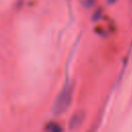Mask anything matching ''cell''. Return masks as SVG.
I'll return each instance as SVG.
<instances>
[{"mask_svg": "<svg viewBox=\"0 0 132 132\" xmlns=\"http://www.w3.org/2000/svg\"><path fill=\"white\" fill-rule=\"evenodd\" d=\"M101 13H102V11H101V9L99 8V9H97L96 10V12L94 13V16H93V20H99L100 19V16H101Z\"/></svg>", "mask_w": 132, "mask_h": 132, "instance_id": "obj_5", "label": "cell"}, {"mask_svg": "<svg viewBox=\"0 0 132 132\" xmlns=\"http://www.w3.org/2000/svg\"><path fill=\"white\" fill-rule=\"evenodd\" d=\"M44 130H46L48 132H61L62 131V127L56 122H50L44 127Z\"/></svg>", "mask_w": 132, "mask_h": 132, "instance_id": "obj_3", "label": "cell"}, {"mask_svg": "<svg viewBox=\"0 0 132 132\" xmlns=\"http://www.w3.org/2000/svg\"><path fill=\"white\" fill-rule=\"evenodd\" d=\"M116 1H117V0H108V3H109V4H112V3H114Z\"/></svg>", "mask_w": 132, "mask_h": 132, "instance_id": "obj_6", "label": "cell"}, {"mask_svg": "<svg viewBox=\"0 0 132 132\" xmlns=\"http://www.w3.org/2000/svg\"><path fill=\"white\" fill-rule=\"evenodd\" d=\"M85 120V113L84 111H77L75 112L71 119L69 120V125L68 128L69 130H77L80 128V126L82 125V122Z\"/></svg>", "mask_w": 132, "mask_h": 132, "instance_id": "obj_2", "label": "cell"}, {"mask_svg": "<svg viewBox=\"0 0 132 132\" xmlns=\"http://www.w3.org/2000/svg\"><path fill=\"white\" fill-rule=\"evenodd\" d=\"M80 5L85 8H92L96 2V0H78Z\"/></svg>", "mask_w": 132, "mask_h": 132, "instance_id": "obj_4", "label": "cell"}, {"mask_svg": "<svg viewBox=\"0 0 132 132\" xmlns=\"http://www.w3.org/2000/svg\"><path fill=\"white\" fill-rule=\"evenodd\" d=\"M73 91H74V85L72 81H68L63 87L60 94L57 96L53 106V112L55 116H60L67 111V109L69 108L72 102Z\"/></svg>", "mask_w": 132, "mask_h": 132, "instance_id": "obj_1", "label": "cell"}]
</instances>
